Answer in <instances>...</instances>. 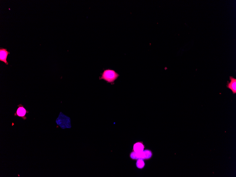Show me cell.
<instances>
[{
	"instance_id": "1",
	"label": "cell",
	"mask_w": 236,
	"mask_h": 177,
	"mask_svg": "<svg viewBox=\"0 0 236 177\" xmlns=\"http://www.w3.org/2000/svg\"><path fill=\"white\" fill-rule=\"evenodd\" d=\"M119 76V74L115 70L108 69H105L101 74L100 79L104 80L107 83L113 85Z\"/></svg>"
},
{
	"instance_id": "2",
	"label": "cell",
	"mask_w": 236,
	"mask_h": 177,
	"mask_svg": "<svg viewBox=\"0 0 236 177\" xmlns=\"http://www.w3.org/2000/svg\"><path fill=\"white\" fill-rule=\"evenodd\" d=\"M152 156L151 151L149 150L143 151L140 153H136L133 152L130 154V157L133 159H150Z\"/></svg>"
},
{
	"instance_id": "4",
	"label": "cell",
	"mask_w": 236,
	"mask_h": 177,
	"mask_svg": "<svg viewBox=\"0 0 236 177\" xmlns=\"http://www.w3.org/2000/svg\"><path fill=\"white\" fill-rule=\"evenodd\" d=\"M10 54V52L6 48H0V61L4 62L6 64L8 65L9 63L7 61V58L8 54Z\"/></svg>"
},
{
	"instance_id": "3",
	"label": "cell",
	"mask_w": 236,
	"mask_h": 177,
	"mask_svg": "<svg viewBox=\"0 0 236 177\" xmlns=\"http://www.w3.org/2000/svg\"><path fill=\"white\" fill-rule=\"evenodd\" d=\"M18 108L16 112L15 113L14 116L22 118L24 120H26L27 117L26 115L29 111H27L24 106L21 104L18 105Z\"/></svg>"
},
{
	"instance_id": "6",
	"label": "cell",
	"mask_w": 236,
	"mask_h": 177,
	"mask_svg": "<svg viewBox=\"0 0 236 177\" xmlns=\"http://www.w3.org/2000/svg\"><path fill=\"white\" fill-rule=\"evenodd\" d=\"M144 146L142 143H137L134 145L133 149L136 153H140L144 151Z\"/></svg>"
},
{
	"instance_id": "5",
	"label": "cell",
	"mask_w": 236,
	"mask_h": 177,
	"mask_svg": "<svg viewBox=\"0 0 236 177\" xmlns=\"http://www.w3.org/2000/svg\"><path fill=\"white\" fill-rule=\"evenodd\" d=\"M231 81L228 84L227 87L231 90L234 94L236 93V79L233 77L230 78Z\"/></svg>"
},
{
	"instance_id": "7",
	"label": "cell",
	"mask_w": 236,
	"mask_h": 177,
	"mask_svg": "<svg viewBox=\"0 0 236 177\" xmlns=\"http://www.w3.org/2000/svg\"><path fill=\"white\" fill-rule=\"evenodd\" d=\"M145 163L144 160L142 159H139L136 162V166L139 168L142 169L144 167Z\"/></svg>"
}]
</instances>
